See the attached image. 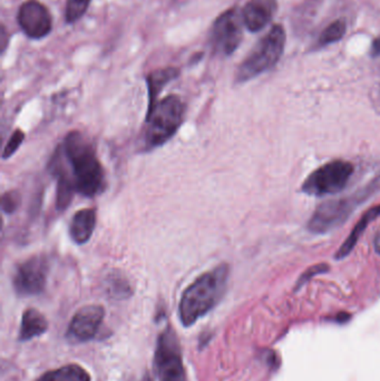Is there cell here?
I'll return each instance as SVG.
<instances>
[{
  "mask_svg": "<svg viewBox=\"0 0 380 381\" xmlns=\"http://www.w3.org/2000/svg\"><path fill=\"white\" fill-rule=\"evenodd\" d=\"M56 180L69 181L76 193L94 198L106 188L105 172L88 137L79 131L68 133L49 162Z\"/></svg>",
  "mask_w": 380,
  "mask_h": 381,
  "instance_id": "obj_1",
  "label": "cell"
},
{
  "mask_svg": "<svg viewBox=\"0 0 380 381\" xmlns=\"http://www.w3.org/2000/svg\"><path fill=\"white\" fill-rule=\"evenodd\" d=\"M229 275V264L221 263L185 289L179 305V320L185 328L193 326L220 303L226 293Z\"/></svg>",
  "mask_w": 380,
  "mask_h": 381,
  "instance_id": "obj_2",
  "label": "cell"
},
{
  "mask_svg": "<svg viewBox=\"0 0 380 381\" xmlns=\"http://www.w3.org/2000/svg\"><path fill=\"white\" fill-rule=\"evenodd\" d=\"M186 105L177 95H169L147 109L142 151L151 152L169 142L184 120Z\"/></svg>",
  "mask_w": 380,
  "mask_h": 381,
  "instance_id": "obj_3",
  "label": "cell"
},
{
  "mask_svg": "<svg viewBox=\"0 0 380 381\" xmlns=\"http://www.w3.org/2000/svg\"><path fill=\"white\" fill-rule=\"evenodd\" d=\"M379 183L380 179H377L369 186L357 190L356 193L341 199L323 202L311 215L308 222V230L315 235H323L345 223L353 211L377 190Z\"/></svg>",
  "mask_w": 380,
  "mask_h": 381,
  "instance_id": "obj_4",
  "label": "cell"
},
{
  "mask_svg": "<svg viewBox=\"0 0 380 381\" xmlns=\"http://www.w3.org/2000/svg\"><path fill=\"white\" fill-rule=\"evenodd\" d=\"M285 46V28L281 25H275L239 66L236 83L247 82L271 69L283 56Z\"/></svg>",
  "mask_w": 380,
  "mask_h": 381,
  "instance_id": "obj_5",
  "label": "cell"
},
{
  "mask_svg": "<svg viewBox=\"0 0 380 381\" xmlns=\"http://www.w3.org/2000/svg\"><path fill=\"white\" fill-rule=\"evenodd\" d=\"M353 164L344 160H334L318 167L306 179L302 184V192L308 195H334L345 190L353 176Z\"/></svg>",
  "mask_w": 380,
  "mask_h": 381,
  "instance_id": "obj_6",
  "label": "cell"
},
{
  "mask_svg": "<svg viewBox=\"0 0 380 381\" xmlns=\"http://www.w3.org/2000/svg\"><path fill=\"white\" fill-rule=\"evenodd\" d=\"M154 363L158 380L185 381L184 365L179 339L173 328L170 326L158 335Z\"/></svg>",
  "mask_w": 380,
  "mask_h": 381,
  "instance_id": "obj_7",
  "label": "cell"
},
{
  "mask_svg": "<svg viewBox=\"0 0 380 381\" xmlns=\"http://www.w3.org/2000/svg\"><path fill=\"white\" fill-rule=\"evenodd\" d=\"M242 14L236 8L229 9L217 17L210 33V44L217 54L229 56L240 46L243 37Z\"/></svg>",
  "mask_w": 380,
  "mask_h": 381,
  "instance_id": "obj_8",
  "label": "cell"
},
{
  "mask_svg": "<svg viewBox=\"0 0 380 381\" xmlns=\"http://www.w3.org/2000/svg\"><path fill=\"white\" fill-rule=\"evenodd\" d=\"M49 267V260L45 254L30 256L20 263L13 277L16 293L22 297L41 294L46 288Z\"/></svg>",
  "mask_w": 380,
  "mask_h": 381,
  "instance_id": "obj_9",
  "label": "cell"
},
{
  "mask_svg": "<svg viewBox=\"0 0 380 381\" xmlns=\"http://www.w3.org/2000/svg\"><path fill=\"white\" fill-rule=\"evenodd\" d=\"M17 22L25 35L32 39H43L53 29L52 15L46 6L36 0H28L20 6Z\"/></svg>",
  "mask_w": 380,
  "mask_h": 381,
  "instance_id": "obj_10",
  "label": "cell"
},
{
  "mask_svg": "<svg viewBox=\"0 0 380 381\" xmlns=\"http://www.w3.org/2000/svg\"><path fill=\"white\" fill-rule=\"evenodd\" d=\"M105 317V309L102 305H85L79 309L67 330V338L72 342H87L97 335Z\"/></svg>",
  "mask_w": 380,
  "mask_h": 381,
  "instance_id": "obj_11",
  "label": "cell"
},
{
  "mask_svg": "<svg viewBox=\"0 0 380 381\" xmlns=\"http://www.w3.org/2000/svg\"><path fill=\"white\" fill-rule=\"evenodd\" d=\"M277 7V0H250L241 13L243 24L252 33H258L271 22Z\"/></svg>",
  "mask_w": 380,
  "mask_h": 381,
  "instance_id": "obj_12",
  "label": "cell"
},
{
  "mask_svg": "<svg viewBox=\"0 0 380 381\" xmlns=\"http://www.w3.org/2000/svg\"><path fill=\"white\" fill-rule=\"evenodd\" d=\"M96 218L95 209H84L75 213L69 226V235L72 240L77 244H85L90 241L93 232L95 230Z\"/></svg>",
  "mask_w": 380,
  "mask_h": 381,
  "instance_id": "obj_13",
  "label": "cell"
},
{
  "mask_svg": "<svg viewBox=\"0 0 380 381\" xmlns=\"http://www.w3.org/2000/svg\"><path fill=\"white\" fill-rule=\"evenodd\" d=\"M379 215L380 205H376V207H372V209L364 213V215L361 216L360 220L357 222L356 226L353 228V231L351 232L349 237L346 239L345 242L342 243L339 250L337 251L336 259L341 260L351 254V251L358 243L361 235H364V232L366 231L367 226H369L372 221H375Z\"/></svg>",
  "mask_w": 380,
  "mask_h": 381,
  "instance_id": "obj_14",
  "label": "cell"
},
{
  "mask_svg": "<svg viewBox=\"0 0 380 381\" xmlns=\"http://www.w3.org/2000/svg\"><path fill=\"white\" fill-rule=\"evenodd\" d=\"M47 329H48V322L43 314L36 309H27L22 314L20 340H32L34 338L43 335Z\"/></svg>",
  "mask_w": 380,
  "mask_h": 381,
  "instance_id": "obj_15",
  "label": "cell"
},
{
  "mask_svg": "<svg viewBox=\"0 0 380 381\" xmlns=\"http://www.w3.org/2000/svg\"><path fill=\"white\" fill-rule=\"evenodd\" d=\"M179 69L174 67L158 69L149 74L147 78L149 90V109L158 103V97L166 85L179 76Z\"/></svg>",
  "mask_w": 380,
  "mask_h": 381,
  "instance_id": "obj_16",
  "label": "cell"
},
{
  "mask_svg": "<svg viewBox=\"0 0 380 381\" xmlns=\"http://www.w3.org/2000/svg\"><path fill=\"white\" fill-rule=\"evenodd\" d=\"M107 297L114 300H125L133 294V288L126 275L121 271H111L104 282Z\"/></svg>",
  "mask_w": 380,
  "mask_h": 381,
  "instance_id": "obj_17",
  "label": "cell"
},
{
  "mask_svg": "<svg viewBox=\"0 0 380 381\" xmlns=\"http://www.w3.org/2000/svg\"><path fill=\"white\" fill-rule=\"evenodd\" d=\"M36 381H90V376L81 366L67 365L43 373Z\"/></svg>",
  "mask_w": 380,
  "mask_h": 381,
  "instance_id": "obj_18",
  "label": "cell"
},
{
  "mask_svg": "<svg viewBox=\"0 0 380 381\" xmlns=\"http://www.w3.org/2000/svg\"><path fill=\"white\" fill-rule=\"evenodd\" d=\"M346 34V24L344 20H337L329 24L319 37V45L326 46V45L337 43L340 39H344Z\"/></svg>",
  "mask_w": 380,
  "mask_h": 381,
  "instance_id": "obj_19",
  "label": "cell"
},
{
  "mask_svg": "<svg viewBox=\"0 0 380 381\" xmlns=\"http://www.w3.org/2000/svg\"><path fill=\"white\" fill-rule=\"evenodd\" d=\"M92 0H67L65 20L68 24H74L81 20L90 7Z\"/></svg>",
  "mask_w": 380,
  "mask_h": 381,
  "instance_id": "obj_20",
  "label": "cell"
},
{
  "mask_svg": "<svg viewBox=\"0 0 380 381\" xmlns=\"http://www.w3.org/2000/svg\"><path fill=\"white\" fill-rule=\"evenodd\" d=\"M22 205V195L16 190H8L1 198V209L6 214H13Z\"/></svg>",
  "mask_w": 380,
  "mask_h": 381,
  "instance_id": "obj_21",
  "label": "cell"
},
{
  "mask_svg": "<svg viewBox=\"0 0 380 381\" xmlns=\"http://www.w3.org/2000/svg\"><path fill=\"white\" fill-rule=\"evenodd\" d=\"M25 139V133L22 130H16L14 133L11 134L9 137L8 142L6 144L5 148H4L3 158L7 160V158H11L14 155L17 150L20 148V145L22 144Z\"/></svg>",
  "mask_w": 380,
  "mask_h": 381,
  "instance_id": "obj_22",
  "label": "cell"
},
{
  "mask_svg": "<svg viewBox=\"0 0 380 381\" xmlns=\"http://www.w3.org/2000/svg\"><path fill=\"white\" fill-rule=\"evenodd\" d=\"M327 270H329V265L326 263H319L313 265V267L309 268V269L304 273V275L300 277V279L298 280V284H297V288L301 286L302 284H306L307 281H309L310 279L313 278L315 275H320V273L327 272Z\"/></svg>",
  "mask_w": 380,
  "mask_h": 381,
  "instance_id": "obj_23",
  "label": "cell"
},
{
  "mask_svg": "<svg viewBox=\"0 0 380 381\" xmlns=\"http://www.w3.org/2000/svg\"><path fill=\"white\" fill-rule=\"evenodd\" d=\"M372 57H380V37L372 41V49H370Z\"/></svg>",
  "mask_w": 380,
  "mask_h": 381,
  "instance_id": "obj_24",
  "label": "cell"
},
{
  "mask_svg": "<svg viewBox=\"0 0 380 381\" xmlns=\"http://www.w3.org/2000/svg\"><path fill=\"white\" fill-rule=\"evenodd\" d=\"M1 39H0V44H1V52H5L6 47L8 44V34L6 30L5 26H1V35H0Z\"/></svg>",
  "mask_w": 380,
  "mask_h": 381,
  "instance_id": "obj_25",
  "label": "cell"
},
{
  "mask_svg": "<svg viewBox=\"0 0 380 381\" xmlns=\"http://www.w3.org/2000/svg\"><path fill=\"white\" fill-rule=\"evenodd\" d=\"M374 245H375V250L380 256V232L376 235L375 240H374Z\"/></svg>",
  "mask_w": 380,
  "mask_h": 381,
  "instance_id": "obj_26",
  "label": "cell"
},
{
  "mask_svg": "<svg viewBox=\"0 0 380 381\" xmlns=\"http://www.w3.org/2000/svg\"><path fill=\"white\" fill-rule=\"evenodd\" d=\"M140 381H153V379L149 377V375H145Z\"/></svg>",
  "mask_w": 380,
  "mask_h": 381,
  "instance_id": "obj_27",
  "label": "cell"
}]
</instances>
